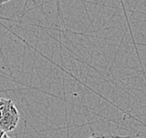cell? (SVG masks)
<instances>
[{
	"label": "cell",
	"instance_id": "cell-5",
	"mask_svg": "<svg viewBox=\"0 0 146 138\" xmlns=\"http://www.w3.org/2000/svg\"><path fill=\"white\" fill-rule=\"evenodd\" d=\"M2 138H10V137H9V135H7V134L5 133L4 135H3V137H2Z\"/></svg>",
	"mask_w": 146,
	"mask_h": 138
},
{
	"label": "cell",
	"instance_id": "cell-2",
	"mask_svg": "<svg viewBox=\"0 0 146 138\" xmlns=\"http://www.w3.org/2000/svg\"><path fill=\"white\" fill-rule=\"evenodd\" d=\"M90 138H136L132 135H117V134H92Z\"/></svg>",
	"mask_w": 146,
	"mask_h": 138
},
{
	"label": "cell",
	"instance_id": "cell-1",
	"mask_svg": "<svg viewBox=\"0 0 146 138\" xmlns=\"http://www.w3.org/2000/svg\"><path fill=\"white\" fill-rule=\"evenodd\" d=\"M20 120V114L12 100L0 97V129L11 132Z\"/></svg>",
	"mask_w": 146,
	"mask_h": 138
},
{
	"label": "cell",
	"instance_id": "cell-3",
	"mask_svg": "<svg viewBox=\"0 0 146 138\" xmlns=\"http://www.w3.org/2000/svg\"><path fill=\"white\" fill-rule=\"evenodd\" d=\"M9 1H11V0H0V6L3 4H6V3H8Z\"/></svg>",
	"mask_w": 146,
	"mask_h": 138
},
{
	"label": "cell",
	"instance_id": "cell-4",
	"mask_svg": "<svg viewBox=\"0 0 146 138\" xmlns=\"http://www.w3.org/2000/svg\"><path fill=\"white\" fill-rule=\"evenodd\" d=\"M5 133H6V132H4V131H3V130L0 129V138H2V137H3V135H4Z\"/></svg>",
	"mask_w": 146,
	"mask_h": 138
}]
</instances>
